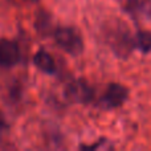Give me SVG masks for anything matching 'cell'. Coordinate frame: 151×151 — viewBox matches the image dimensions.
I'll list each match as a JSON object with an SVG mask.
<instances>
[{"label":"cell","instance_id":"obj_1","mask_svg":"<svg viewBox=\"0 0 151 151\" xmlns=\"http://www.w3.org/2000/svg\"><path fill=\"white\" fill-rule=\"evenodd\" d=\"M56 44L70 56H80L83 52V40L73 27H58L53 32Z\"/></svg>","mask_w":151,"mask_h":151},{"label":"cell","instance_id":"obj_2","mask_svg":"<svg viewBox=\"0 0 151 151\" xmlns=\"http://www.w3.org/2000/svg\"><path fill=\"white\" fill-rule=\"evenodd\" d=\"M109 42L118 56L130 53L134 47V40L130 37V31H127L123 24H118L109 31Z\"/></svg>","mask_w":151,"mask_h":151},{"label":"cell","instance_id":"obj_3","mask_svg":"<svg viewBox=\"0 0 151 151\" xmlns=\"http://www.w3.org/2000/svg\"><path fill=\"white\" fill-rule=\"evenodd\" d=\"M65 98L74 104H88L93 99L94 90L85 80L78 78V80H73L66 85L65 90Z\"/></svg>","mask_w":151,"mask_h":151},{"label":"cell","instance_id":"obj_4","mask_svg":"<svg viewBox=\"0 0 151 151\" xmlns=\"http://www.w3.org/2000/svg\"><path fill=\"white\" fill-rule=\"evenodd\" d=\"M129 97V89L121 83H110L102 96V104L106 109H115L122 106Z\"/></svg>","mask_w":151,"mask_h":151},{"label":"cell","instance_id":"obj_5","mask_svg":"<svg viewBox=\"0 0 151 151\" xmlns=\"http://www.w3.org/2000/svg\"><path fill=\"white\" fill-rule=\"evenodd\" d=\"M20 61V48L9 39H0V68H12Z\"/></svg>","mask_w":151,"mask_h":151},{"label":"cell","instance_id":"obj_6","mask_svg":"<svg viewBox=\"0 0 151 151\" xmlns=\"http://www.w3.org/2000/svg\"><path fill=\"white\" fill-rule=\"evenodd\" d=\"M33 64L39 70H41L45 74H55L57 70L53 57L44 49L36 52V55L33 56Z\"/></svg>","mask_w":151,"mask_h":151},{"label":"cell","instance_id":"obj_7","mask_svg":"<svg viewBox=\"0 0 151 151\" xmlns=\"http://www.w3.org/2000/svg\"><path fill=\"white\" fill-rule=\"evenodd\" d=\"M126 9L134 16L149 15L150 5H149V1H146V0H127Z\"/></svg>","mask_w":151,"mask_h":151},{"label":"cell","instance_id":"obj_8","mask_svg":"<svg viewBox=\"0 0 151 151\" xmlns=\"http://www.w3.org/2000/svg\"><path fill=\"white\" fill-rule=\"evenodd\" d=\"M134 45L141 50L142 53L151 52V32L149 31H139L134 39Z\"/></svg>","mask_w":151,"mask_h":151},{"label":"cell","instance_id":"obj_9","mask_svg":"<svg viewBox=\"0 0 151 151\" xmlns=\"http://www.w3.org/2000/svg\"><path fill=\"white\" fill-rule=\"evenodd\" d=\"M48 28H49V19H48V15L47 13H41L40 19H37V29H39L40 32L47 33Z\"/></svg>","mask_w":151,"mask_h":151},{"label":"cell","instance_id":"obj_10","mask_svg":"<svg viewBox=\"0 0 151 151\" xmlns=\"http://www.w3.org/2000/svg\"><path fill=\"white\" fill-rule=\"evenodd\" d=\"M5 130H7V122H5V118L3 115V113L0 111V134Z\"/></svg>","mask_w":151,"mask_h":151},{"label":"cell","instance_id":"obj_11","mask_svg":"<svg viewBox=\"0 0 151 151\" xmlns=\"http://www.w3.org/2000/svg\"><path fill=\"white\" fill-rule=\"evenodd\" d=\"M12 1L13 3H23L24 4V3H36L37 0H12Z\"/></svg>","mask_w":151,"mask_h":151}]
</instances>
